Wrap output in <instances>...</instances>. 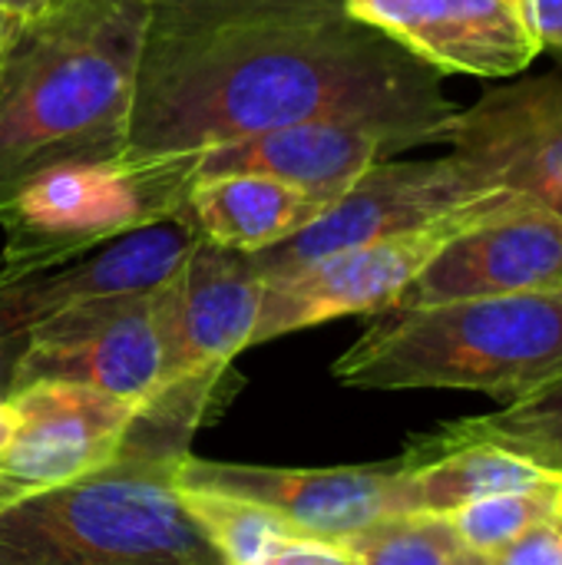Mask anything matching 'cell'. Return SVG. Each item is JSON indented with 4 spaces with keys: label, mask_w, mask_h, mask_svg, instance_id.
<instances>
[{
    "label": "cell",
    "mask_w": 562,
    "mask_h": 565,
    "mask_svg": "<svg viewBox=\"0 0 562 565\" xmlns=\"http://www.w3.org/2000/svg\"><path fill=\"white\" fill-rule=\"evenodd\" d=\"M441 76L344 7L146 33L126 152H199L301 122H358L394 152L444 142L457 106Z\"/></svg>",
    "instance_id": "cell-1"
},
{
    "label": "cell",
    "mask_w": 562,
    "mask_h": 565,
    "mask_svg": "<svg viewBox=\"0 0 562 565\" xmlns=\"http://www.w3.org/2000/svg\"><path fill=\"white\" fill-rule=\"evenodd\" d=\"M142 0H66L26 20L0 70V205L33 175L129 149Z\"/></svg>",
    "instance_id": "cell-2"
},
{
    "label": "cell",
    "mask_w": 562,
    "mask_h": 565,
    "mask_svg": "<svg viewBox=\"0 0 562 565\" xmlns=\"http://www.w3.org/2000/svg\"><path fill=\"white\" fill-rule=\"evenodd\" d=\"M331 374L358 391H477L510 404L562 374V288L381 311Z\"/></svg>",
    "instance_id": "cell-3"
},
{
    "label": "cell",
    "mask_w": 562,
    "mask_h": 565,
    "mask_svg": "<svg viewBox=\"0 0 562 565\" xmlns=\"http://www.w3.org/2000/svg\"><path fill=\"white\" fill-rule=\"evenodd\" d=\"M179 457L123 450L99 473L10 503L0 565H225L176 493Z\"/></svg>",
    "instance_id": "cell-4"
},
{
    "label": "cell",
    "mask_w": 562,
    "mask_h": 565,
    "mask_svg": "<svg viewBox=\"0 0 562 565\" xmlns=\"http://www.w3.org/2000/svg\"><path fill=\"white\" fill-rule=\"evenodd\" d=\"M195 175L199 152H119L33 175L0 205V285L182 215Z\"/></svg>",
    "instance_id": "cell-5"
},
{
    "label": "cell",
    "mask_w": 562,
    "mask_h": 565,
    "mask_svg": "<svg viewBox=\"0 0 562 565\" xmlns=\"http://www.w3.org/2000/svg\"><path fill=\"white\" fill-rule=\"evenodd\" d=\"M513 199L523 195L500 189L490 175H484L457 152L421 162L381 159L315 225L252 258L258 271L272 278L354 245L424 232L467 215H484Z\"/></svg>",
    "instance_id": "cell-6"
},
{
    "label": "cell",
    "mask_w": 562,
    "mask_h": 565,
    "mask_svg": "<svg viewBox=\"0 0 562 565\" xmlns=\"http://www.w3.org/2000/svg\"><path fill=\"white\" fill-rule=\"evenodd\" d=\"M265 275L245 252L199 242L152 288L159 334V391L222 384L232 361L252 348Z\"/></svg>",
    "instance_id": "cell-7"
},
{
    "label": "cell",
    "mask_w": 562,
    "mask_h": 565,
    "mask_svg": "<svg viewBox=\"0 0 562 565\" xmlns=\"http://www.w3.org/2000/svg\"><path fill=\"white\" fill-rule=\"evenodd\" d=\"M500 209H494V212H500ZM494 212L454 218V222H444V225H434L424 232H411V235H397V238L354 245V248H344V252H335V255L315 258L308 265H298L291 271L265 278L252 348L278 341L295 331H308L315 324H328L335 318H351V315L374 318V315L394 308L401 301V295L411 288V281L431 265V258L457 232H464L467 225H474Z\"/></svg>",
    "instance_id": "cell-8"
},
{
    "label": "cell",
    "mask_w": 562,
    "mask_h": 565,
    "mask_svg": "<svg viewBox=\"0 0 562 565\" xmlns=\"http://www.w3.org/2000/svg\"><path fill=\"white\" fill-rule=\"evenodd\" d=\"M3 404L10 427L0 440V480L17 500L116 463L139 414V404L73 381L20 384Z\"/></svg>",
    "instance_id": "cell-9"
},
{
    "label": "cell",
    "mask_w": 562,
    "mask_h": 565,
    "mask_svg": "<svg viewBox=\"0 0 562 565\" xmlns=\"http://www.w3.org/2000/svg\"><path fill=\"white\" fill-rule=\"evenodd\" d=\"M33 381H73L142 407L159 391L152 291L86 301L36 324L10 358L7 391Z\"/></svg>",
    "instance_id": "cell-10"
},
{
    "label": "cell",
    "mask_w": 562,
    "mask_h": 565,
    "mask_svg": "<svg viewBox=\"0 0 562 565\" xmlns=\"http://www.w3.org/2000/svg\"><path fill=\"white\" fill-rule=\"evenodd\" d=\"M172 480L262 503L295 523L305 536L318 540L351 543L391 516L421 513L411 480L397 463L282 470L252 463H215L182 454L172 467Z\"/></svg>",
    "instance_id": "cell-11"
},
{
    "label": "cell",
    "mask_w": 562,
    "mask_h": 565,
    "mask_svg": "<svg viewBox=\"0 0 562 565\" xmlns=\"http://www.w3.org/2000/svg\"><path fill=\"white\" fill-rule=\"evenodd\" d=\"M560 288L562 218L530 199H517L457 232L411 281L394 308Z\"/></svg>",
    "instance_id": "cell-12"
},
{
    "label": "cell",
    "mask_w": 562,
    "mask_h": 565,
    "mask_svg": "<svg viewBox=\"0 0 562 565\" xmlns=\"http://www.w3.org/2000/svg\"><path fill=\"white\" fill-rule=\"evenodd\" d=\"M444 142L500 189L562 218V76L487 89L454 113Z\"/></svg>",
    "instance_id": "cell-13"
},
{
    "label": "cell",
    "mask_w": 562,
    "mask_h": 565,
    "mask_svg": "<svg viewBox=\"0 0 562 565\" xmlns=\"http://www.w3.org/2000/svg\"><path fill=\"white\" fill-rule=\"evenodd\" d=\"M199 245L192 225L176 215L123 235L76 262L36 271L0 285V351H17L20 341L43 321L99 298L142 295L159 288Z\"/></svg>",
    "instance_id": "cell-14"
},
{
    "label": "cell",
    "mask_w": 562,
    "mask_h": 565,
    "mask_svg": "<svg viewBox=\"0 0 562 565\" xmlns=\"http://www.w3.org/2000/svg\"><path fill=\"white\" fill-rule=\"evenodd\" d=\"M344 10L441 73L500 79L540 53L517 0H344Z\"/></svg>",
    "instance_id": "cell-15"
},
{
    "label": "cell",
    "mask_w": 562,
    "mask_h": 565,
    "mask_svg": "<svg viewBox=\"0 0 562 565\" xmlns=\"http://www.w3.org/2000/svg\"><path fill=\"white\" fill-rule=\"evenodd\" d=\"M394 146L358 122H301L199 149V175H265L338 202Z\"/></svg>",
    "instance_id": "cell-16"
},
{
    "label": "cell",
    "mask_w": 562,
    "mask_h": 565,
    "mask_svg": "<svg viewBox=\"0 0 562 565\" xmlns=\"http://www.w3.org/2000/svg\"><path fill=\"white\" fill-rule=\"evenodd\" d=\"M331 205L265 175H195L182 218L199 242L258 255L315 225Z\"/></svg>",
    "instance_id": "cell-17"
},
{
    "label": "cell",
    "mask_w": 562,
    "mask_h": 565,
    "mask_svg": "<svg viewBox=\"0 0 562 565\" xmlns=\"http://www.w3.org/2000/svg\"><path fill=\"white\" fill-rule=\"evenodd\" d=\"M397 467L407 473L417 510L447 516L474 500L517 490L560 487L562 477L537 460L474 440H454L441 430L407 444Z\"/></svg>",
    "instance_id": "cell-18"
},
{
    "label": "cell",
    "mask_w": 562,
    "mask_h": 565,
    "mask_svg": "<svg viewBox=\"0 0 562 565\" xmlns=\"http://www.w3.org/2000/svg\"><path fill=\"white\" fill-rule=\"evenodd\" d=\"M176 493L225 565H258L282 543L305 536L295 523L262 503L189 483H176Z\"/></svg>",
    "instance_id": "cell-19"
},
{
    "label": "cell",
    "mask_w": 562,
    "mask_h": 565,
    "mask_svg": "<svg viewBox=\"0 0 562 565\" xmlns=\"http://www.w3.org/2000/svg\"><path fill=\"white\" fill-rule=\"evenodd\" d=\"M437 430L454 440L494 444L523 454L562 477V374L510 404H500V411L450 420Z\"/></svg>",
    "instance_id": "cell-20"
},
{
    "label": "cell",
    "mask_w": 562,
    "mask_h": 565,
    "mask_svg": "<svg viewBox=\"0 0 562 565\" xmlns=\"http://www.w3.org/2000/svg\"><path fill=\"white\" fill-rule=\"evenodd\" d=\"M364 565H494V556L467 546L447 516L404 513L351 540Z\"/></svg>",
    "instance_id": "cell-21"
},
{
    "label": "cell",
    "mask_w": 562,
    "mask_h": 565,
    "mask_svg": "<svg viewBox=\"0 0 562 565\" xmlns=\"http://www.w3.org/2000/svg\"><path fill=\"white\" fill-rule=\"evenodd\" d=\"M562 516V483L543 487V490H517V493H494L484 500H474L454 513H447L457 536L487 553L497 556L513 540L530 533L540 523L560 520Z\"/></svg>",
    "instance_id": "cell-22"
},
{
    "label": "cell",
    "mask_w": 562,
    "mask_h": 565,
    "mask_svg": "<svg viewBox=\"0 0 562 565\" xmlns=\"http://www.w3.org/2000/svg\"><path fill=\"white\" fill-rule=\"evenodd\" d=\"M149 33H199L232 23L341 10L344 0H142Z\"/></svg>",
    "instance_id": "cell-23"
},
{
    "label": "cell",
    "mask_w": 562,
    "mask_h": 565,
    "mask_svg": "<svg viewBox=\"0 0 562 565\" xmlns=\"http://www.w3.org/2000/svg\"><path fill=\"white\" fill-rule=\"evenodd\" d=\"M258 565H364V556L358 553V546L344 540L295 536Z\"/></svg>",
    "instance_id": "cell-24"
},
{
    "label": "cell",
    "mask_w": 562,
    "mask_h": 565,
    "mask_svg": "<svg viewBox=\"0 0 562 565\" xmlns=\"http://www.w3.org/2000/svg\"><path fill=\"white\" fill-rule=\"evenodd\" d=\"M494 565H562V516L513 540L494 556Z\"/></svg>",
    "instance_id": "cell-25"
},
{
    "label": "cell",
    "mask_w": 562,
    "mask_h": 565,
    "mask_svg": "<svg viewBox=\"0 0 562 565\" xmlns=\"http://www.w3.org/2000/svg\"><path fill=\"white\" fill-rule=\"evenodd\" d=\"M523 20L543 50H556L562 56V0H520Z\"/></svg>",
    "instance_id": "cell-26"
},
{
    "label": "cell",
    "mask_w": 562,
    "mask_h": 565,
    "mask_svg": "<svg viewBox=\"0 0 562 565\" xmlns=\"http://www.w3.org/2000/svg\"><path fill=\"white\" fill-rule=\"evenodd\" d=\"M23 26H26L23 17H17V13H10V10L0 7V70H3V63H7V56H10V50H13V43L20 40Z\"/></svg>",
    "instance_id": "cell-27"
},
{
    "label": "cell",
    "mask_w": 562,
    "mask_h": 565,
    "mask_svg": "<svg viewBox=\"0 0 562 565\" xmlns=\"http://www.w3.org/2000/svg\"><path fill=\"white\" fill-rule=\"evenodd\" d=\"M60 3H66V0H0L3 10H10V13L23 17V20H36V17L50 13Z\"/></svg>",
    "instance_id": "cell-28"
},
{
    "label": "cell",
    "mask_w": 562,
    "mask_h": 565,
    "mask_svg": "<svg viewBox=\"0 0 562 565\" xmlns=\"http://www.w3.org/2000/svg\"><path fill=\"white\" fill-rule=\"evenodd\" d=\"M10 503H17V493H13V490H10V487L0 480V510H7Z\"/></svg>",
    "instance_id": "cell-29"
},
{
    "label": "cell",
    "mask_w": 562,
    "mask_h": 565,
    "mask_svg": "<svg viewBox=\"0 0 562 565\" xmlns=\"http://www.w3.org/2000/svg\"><path fill=\"white\" fill-rule=\"evenodd\" d=\"M7 427H10V414H7V404H3V397H0V440L7 437Z\"/></svg>",
    "instance_id": "cell-30"
},
{
    "label": "cell",
    "mask_w": 562,
    "mask_h": 565,
    "mask_svg": "<svg viewBox=\"0 0 562 565\" xmlns=\"http://www.w3.org/2000/svg\"><path fill=\"white\" fill-rule=\"evenodd\" d=\"M517 3H520V0H517Z\"/></svg>",
    "instance_id": "cell-31"
}]
</instances>
